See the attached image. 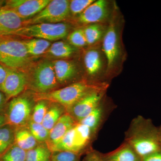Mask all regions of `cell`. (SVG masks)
Instances as JSON below:
<instances>
[{
	"instance_id": "cell-8",
	"label": "cell",
	"mask_w": 161,
	"mask_h": 161,
	"mask_svg": "<svg viewBox=\"0 0 161 161\" xmlns=\"http://www.w3.org/2000/svg\"><path fill=\"white\" fill-rule=\"evenodd\" d=\"M101 43L91 46L84 55L86 71L92 78H105L107 62L102 48Z\"/></svg>"
},
{
	"instance_id": "cell-26",
	"label": "cell",
	"mask_w": 161,
	"mask_h": 161,
	"mask_svg": "<svg viewBox=\"0 0 161 161\" xmlns=\"http://www.w3.org/2000/svg\"><path fill=\"white\" fill-rule=\"evenodd\" d=\"M26 151L14 143L0 156V161H25Z\"/></svg>"
},
{
	"instance_id": "cell-15",
	"label": "cell",
	"mask_w": 161,
	"mask_h": 161,
	"mask_svg": "<svg viewBox=\"0 0 161 161\" xmlns=\"http://www.w3.org/2000/svg\"><path fill=\"white\" fill-rule=\"evenodd\" d=\"M68 132L72 152L77 153L82 150L88 142L92 132L88 127L78 123L75 124Z\"/></svg>"
},
{
	"instance_id": "cell-32",
	"label": "cell",
	"mask_w": 161,
	"mask_h": 161,
	"mask_svg": "<svg viewBox=\"0 0 161 161\" xmlns=\"http://www.w3.org/2000/svg\"><path fill=\"white\" fill-rule=\"evenodd\" d=\"M52 161H78V157L75 153L69 151H56L52 154Z\"/></svg>"
},
{
	"instance_id": "cell-27",
	"label": "cell",
	"mask_w": 161,
	"mask_h": 161,
	"mask_svg": "<svg viewBox=\"0 0 161 161\" xmlns=\"http://www.w3.org/2000/svg\"><path fill=\"white\" fill-rule=\"evenodd\" d=\"M102 115L101 108L98 107L86 117L79 122V123L88 127L92 132L95 131L98 126Z\"/></svg>"
},
{
	"instance_id": "cell-23",
	"label": "cell",
	"mask_w": 161,
	"mask_h": 161,
	"mask_svg": "<svg viewBox=\"0 0 161 161\" xmlns=\"http://www.w3.org/2000/svg\"><path fill=\"white\" fill-rule=\"evenodd\" d=\"M63 114V108L60 105L54 104L47 110L42 125L50 131Z\"/></svg>"
},
{
	"instance_id": "cell-9",
	"label": "cell",
	"mask_w": 161,
	"mask_h": 161,
	"mask_svg": "<svg viewBox=\"0 0 161 161\" xmlns=\"http://www.w3.org/2000/svg\"><path fill=\"white\" fill-rule=\"evenodd\" d=\"M57 79L53 63L45 61L39 64L33 75V85L41 94L48 93L57 85Z\"/></svg>"
},
{
	"instance_id": "cell-11",
	"label": "cell",
	"mask_w": 161,
	"mask_h": 161,
	"mask_svg": "<svg viewBox=\"0 0 161 161\" xmlns=\"http://www.w3.org/2000/svg\"><path fill=\"white\" fill-rule=\"evenodd\" d=\"M105 90H95L78 101L69 109L73 118H75L80 121L99 107Z\"/></svg>"
},
{
	"instance_id": "cell-38",
	"label": "cell",
	"mask_w": 161,
	"mask_h": 161,
	"mask_svg": "<svg viewBox=\"0 0 161 161\" xmlns=\"http://www.w3.org/2000/svg\"><path fill=\"white\" fill-rule=\"evenodd\" d=\"M6 1H3V0H0V9L3 8L5 6L6 4Z\"/></svg>"
},
{
	"instance_id": "cell-13",
	"label": "cell",
	"mask_w": 161,
	"mask_h": 161,
	"mask_svg": "<svg viewBox=\"0 0 161 161\" xmlns=\"http://www.w3.org/2000/svg\"><path fill=\"white\" fill-rule=\"evenodd\" d=\"M25 20L13 10L3 7L0 9V36H13L24 26Z\"/></svg>"
},
{
	"instance_id": "cell-30",
	"label": "cell",
	"mask_w": 161,
	"mask_h": 161,
	"mask_svg": "<svg viewBox=\"0 0 161 161\" xmlns=\"http://www.w3.org/2000/svg\"><path fill=\"white\" fill-rule=\"evenodd\" d=\"M48 108L46 100L39 101L33 108L31 120L36 123L42 124Z\"/></svg>"
},
{
	"instance_id": "cell-34",
	"label": "cell",
	"mask_w": 161,
	"mask_h": 161,
	"mask_svg": "<svg viewBox=\"0 0 161 161\" xmlns=\"http://www.w3.org/2000/svg\"><path fill=\"white\" fill-rule=\"evenodd\" d=\"M8 100L6 95L0 91V114H4Z\"/></svg>"
},
{
	"instance_id": "cell-22",
	"label": "cell",
	"mask_w": 161,
	"mask_h": 161,
	"mask_svg": "<svg viewBox=\"0 0 161 161\" xmlns=\"http://www.w3.org/2000/svg\"><path fill=\"white\" fill-rule=\"evenodd\" d=\"M15 128L9 125L0 128V156L14 143Z\"/></svg>"
},
{
	"instance_id": "cell-33",
	"label": "cell",
	"mask_w": 161,
	"mask_h": 161,
	"mask_svg": "<svg viewBox=\"0 0 161 161\" xmlns=\"http://www.w3.org/2000/svg\"><path fill=\"white\" fill-rule=\"evenodd\" d=\"M142 161H161V151L146 156L142 158Z\"/></svg>"
},
{
	"instance_id": "cell-36",
	"label": "cell",
	"mask_w": 161,
	"mask_h": 161,
	"mask_svg": "<svg viewBox=\"0 0 161 161\" xmlns=\"http://www.w3.org/2000/svg\"><path fill=\"white\" fill-rule=\"evenodd\" d=\"M86 161H103L102 158L95 153H92L87 156Z\"/></svg>"
},
{
	"instance_id": "cell-37",
	"label": "cell",
	"mask_w": 161,
	"mask_h": 161,
	"mask_svg": "<svg viewBox=\"0 0 161 161\" xmlns=\"http://www.w3.org/2000/svg\"><path fill=\"white\" fill-rule=\"evenodd\" d=\"M7 125V119L5 115L3 114H0V128Z\"/></svg>"
},
{
	"instance_id": "cell-20",
	"label": "cell",
	"mask_w": 161,
	"mask_h": 161,
	"mask_svg": "<svg viewBox=\"0 0 161 161\" xmlns=\"http://www.w3.org/2000/svg\"><path fill=\"white\" fill-rule=\"evenodd\" d=\"M102 159L103 161H142L140 157L132 148L128 147H123Z\"/></svg>"
},
{
	"instance_id": "cell-4",
	"label": "cell",
	"mask_w": 161,
	"mask_h": 161,
	"mask_svg": "<svg viewBox=\"0 0 161 161\" xmlns=\"http://www.w3.org/2000/svg\"><path fill=\"white\" fill-rule=\"evenodd\" d=\"M70 26L67 23H38L25 26L14 36L56 41L63 39L69 34Z\"/></svg>"
},
{
	"instance_id": "cell-3",
	"label": "cell",
	"mask_w": 161,
	"mask_h": 161,
	"mask_svg": "<svg viewBox=\"0 0 161 161\" xmlns=\"http://www.w3.org/2000/svg\"><path fill=\"white\" fill-rule=\"evenodd\" d=\"M29 54L23 41L12 36H0V63L8 68L19 69L28 64Z\"/></svg>"
},
{
	"instance_id": "cell-14",
	"label": "cell",
	"mask_w": 161,
	"mask_h": 161,
	"mask_svg": "<svg viewBox=\"0 0 161 161\" xmlns=\"http://www.w3.org/2000/svg\"><path fill=\"white\" fill-rule=\"evenodd\" d=\"M154 133L138 136L131 141L132 149L142 158L144 157L158 151H161L160 140Z\"/></svg>"
},
{
	"instance_id": "cell-18",
	"label": "cell",
	"mask_w": 161,
	"mask_h": 161,
	"mask_svg": "<svg viewBox=\"0 0 161 161\" xmlns=\"http://www.w3.org/2000/svg\"><path fill=\"white\" fill-rule=\"evenodd\" d=\"M108 24H92L83 28L87 46H92L102 43Z\"/></svg>"
},
{
	"instance_id": "cell-31",
	"label": "cell",
	"mask_w": 161,
	"mask_h": 161,
	"mask_svg": "<svg viewBox=\"0 0 161 161\" xmlns=\"http://www.w3.org/2000/svg\"><path fill=\"white\" fill-rule=\"evenodd\" d=\"M95 0H72L69 1L70 14L78 16L84 11L88 6L95 2Z\"/></svg>"
},
{
	"instance_id": "cell-7",
	"label": "cell",
	"mask_w": 161,
	"mask_h": 161,
	"mask_svg": "<svg viewBox=\"0 0 161 161\" xmlns=\"http://www.w3.org/2000/svg\"><path fill=\"white\" fill-rule=\"evenodd\" d=\"M69 1L52 0L45 8L29 20H26L25 24L38 23H61L69 16Z\"/></svg>"
},
{
	"instance_id": "cell-29",
	"label": "cell",
	"mask_w": 161,
	"mask_h": 161,
	"mask_svg": "<svg viewBox=\"0 0 161 161\" xmlns=\"http://www.w3.org/2000/svg\"><path fill=\"white\" fill-rule=\"evenodd\" d=\"M69 44L76 48H81L87 46L82 28H77L70 33L68 36Z\"/></svg>"
},
{
	"instance_id": "cell-28",
	"label": "cell",
	"mask_w": 161,
	"mask_h": 161,
	"mask_svg": "<svg viewBox=\"0 0 161 161\" xmlns=\"http://www.w3.org/2000/svg\"><path fill=\"white\" fill-rule=\"evenodd\" d=\"M29 130L38 142L48 140L49 131L45 129L42 124L36 123L31 120L29 122Z\"/></svg>"
},
{
	"instance_id": "cell-25",
	"label": "cell",
	"mask_w": 161,
	"mask_h": 161,
	"mask_svg": "<svg viewBox=\"0 0 161 161\" xmlns=\"http://www.w3.org/2000/svg\"><path fill=\"white\" fill-rule=\"evenodd\" d=\"M52 155L51 150L47 146H37L26 151L25 161H51Z\"/></svg>"
},
{
	"instance_id": "cell-2",
	"label": "cell",
	"mask_w": 161,
	"mask_h": 161,
	"mask_svg": "<svg viewBox=\"0 0 161 161\" xmlns=\"http://www.w3.org/2000/svg\"><path fill=\"white\" fill-rule=\"evenodd\" d=\"M108 86V83L101 81L94 84L88 83L86 81H78L63 88L40 94L39 98L41 100L51 101L70 109L89 93L95 90L106 89Z\"/></svg>"
},
{
	"instance_id": "cell-5",
	"label": "cell",
	"mask_w": 161,
	"mask_h": 161,
	"mask_svg": "<svg viewBox=\"0 0 161 161\" xmlns=\"http://www.w3.org/2000/svg\"><path fill=\"white\" fill-rule=\"evenodd\" d=\"M33 109L32 104L28 98L17 96L11 98L7 103L4 113L7 125L15 129L24 126L31 120Z\"/></svg>"
},
{
	"instance_id": "cell-21",
	"label": "cell",
	"mask_w": 161,
	"mask_h": 161,
	"mask_svg": "<svg viewBox=\"0 0 161 161\" xmlns=\"http://www.w3.org/2000/svg\"><path fill=\"white\" fill-rule=\"evenodd\" d=\"M77 51L76 47L63 41H57L51 45L47 50L49 53L58 58L71 57Z\"/></svg>"
},
{
	"instance_id": "cell-16",
	"label": "cell",
	"mask_w": 161,
	"mask_h": 161,
	"mask_svg": "<svg viewBox=\"0 0 161 161\" xmlns=\"http://www.w3.org/2000/svg\"><path fill=\"white\" fill-rule=\"evenodd\" d=\"M75 125V119L70 114H64L49 131L48 140L50 141L51 148L58 144Z\"/></svg>"
},
{
	"instance_id": "cell-1",
	"label": "cell",
	"mask_w": 161,
	"mask_h": 161,
	"mask_svg": "<svg viewBox=\"0 0 161 161\" xmlns=\"http://www.w3.org/2000/svg\"><path fill=\"white\" fill-rule=\"evenodd\" d=\"M125 24L124 16L116 4L101 43L107 60V78L119 75L126 60L127 53L122 38Z\"/></svg>"
},
{
	"instance_id": "cell-35",
	"label": "cell",
	"mask_w": 161,
	"mask_h": 161,
	"mask_svg": "<svg viewBox=\"0 0 161 161\" xmlns=\"http://www.w3.org/2000/svg\"><path fill=\"white\" fill-rule=\"evenodd\" d=\"M7 70L6 67L0 63V86L3 83L6 78Z\"/></svg>"
},
{
	"instance_id": "cell-12",
	"label": "cell",
	"mask_w": 161,
	"mask_h": 161,
	"mask_svg": "<svg viewBox=\"0 0 161 161\" xmlns=\"http://www.w3.org/2000/svg\"><path fill=\"white\" fill-rule=\"evenodd\" d=\"M6 68L7 75L4 82L0 86V91L9 100L23 92L27 84V78L23 72Z\"/></svg>"
},
{
	"instance_id": "cell-24",
	"label": "cell",
	"mask_w": 161,
	"mask_h": 161,
	"mask_svg": "<svg viewBox=\"0 0 161 161\" xmlns=\"http://www.w3.org/2000/svg\"><path fill=\"white\" fill-rule=\"evenodd\" d=\"M30 55L39 56L48 49L51 46L49 41L41 39H31L23 41Z\"/></svg>"
},
{
	"instance_id": "cell-6",
	"label": "cell",
	"mask_w": 161,
	"mask_h": 161,
	"mask_svg": "<svg viewBox=\"0 0 161 161\" xmlns=\"http://www.w3.org/2000/svg\"><path fill=\"white\" fill-rule=\"evenodd\" d=\"M116 4L114 1L109 0L95 1L77 16V22L85 26L97 23L108 24Z\"/></svg>"
},
{
	"instance_id": "cell-19",
	"label": "cell",
	"mask_w": 161,
	"mask_h": 161,
	"mask_svg": "<svg viewBox=\"0 0 161 161\" xmlns=\"http://www.w3.org/2000/svg\"><path fill=\"white\" fill-rule=\"evenodd\" d=\"M37 142L29 130L15 129L14 143L21 149L26 151L32 150L37 146Z\"/></svg>"
},
{
	"instance_id": "cell-10",
	"label": "cell",
	"mask_w": 161,
	"mask_h": 161,
	"mask_svg": "<svg viewBox=\"0 0 161 161\" xmlns=\"http://www.w3.org/2000/svg\"><path fill=\"white\" fill-rule=\"evenodd\" d=\"M50 0H9L5 8L13 10L22 19L26 20L35 16L50 2Z\"/></svg>"
},
{
	"instance_id": "cell-17",
	"label": "cell",
	"mask_w": 161,
	"mask_h": 161,
	"mask_svg": "<svg viewBox=\"0 0 161 161\" xmlns=\"http://www.w3.org/2000/svg\"><path fill=\"white\" fill-rule=\"evenodd\" d=\"M53 64L57 80L61 83L75 78L79 72L78 66L73 61L56 60Z\"/></svg>"
}]
</instances>
